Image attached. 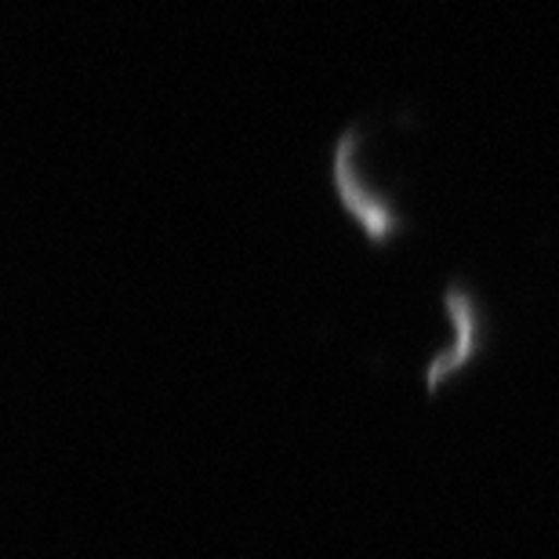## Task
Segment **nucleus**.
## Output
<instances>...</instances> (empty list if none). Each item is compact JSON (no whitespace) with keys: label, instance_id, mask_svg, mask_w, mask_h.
<instances>
[{"label":"nucleus","instance_id":"1","mask_svg":"<svg viewBox=\"0 0 559 559\" xmlns=\"http://www.w3.org/2000/svg\"><path fill=\"white\" fill-rule=\"evenodd\" d=\"M364 124H349L338 131V139L331 145V193L334 204L342 207V215L360 229L367 248L389 251L404 240L407 215L400 207V200L382 189L371 178L364 164Z\"/></svg>","mask_w":559,"mask_h":559},{"label":"nucleus","instance_id":"2","mask_svg":"<svg viewBox=\"0 0 559 559\" xmlns=\"http://www.w3.org/2000/svg\"><path fill=\"white\" fill-rule=\"evenodd\" d=\"M443 312H447V323H451L454 338L447 349H440L425 364V371H421L425 396H440L457 374H465L468 367H476L484 360V353L490 345L487 306H484V298H479V290L468 287L465 280L451 276L443 284Z\"/></svg>","mask_w":559,"mask_h":559}]
</instances>
